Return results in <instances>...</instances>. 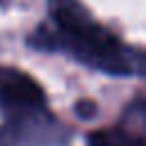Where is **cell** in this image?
Listing matches in <instances>:
<instances>
[{
    "instance_id": "2",
    "label": "cell",
    "mask_w": 146,
    "mask_h": 146,
    "mask_svg": "<svg viewBox=\"0 0 146 146\" xmlns=\"http://www.w3.org/2000/svg\"><path fill=\"white\" fill-rule=\"evenodd\" d=\"M64 135V128L52 119V114L39 110L7 116L0 125V146H59Z\"/></svg>"
},
{
    "instance_id": "3",
    "label": "cell",
    "mask_w": 146,
    "mask_h": 146,
    "mask_svg": "<svg viewBox=\"0 0 146 146\" xmlns=\"http://www.w3.org/2000/svg\"><path fill=\"white\" fill-rule=\"evenodd\" d=\"M0 110L7 116L48 110L41 84L16 66H0Z\"/></svg>"
},
{
    "instance_id": "5",
    "label": "cell",
    "mask_w": 146,
    "mask_h": 146,
    "mask_svg": "<svg viewBox=\"0 0 146 146\" xmlns=\"http://www.w3.org/2000/svg\"><path fill=\"white\" fill-rule=\"evenodd\" d=\"M121 128H125L128 132H132L135 137H139L141 141H146V91L139 94L125 107Z\"/></svg>"
},
{
    "instance_id": "4",
    "label": "cell",
    "mask_w": 146,
    "mask_h": 146,
    "mask_svg": "<svg viewBox=\"0 0 146 146\" xmlns=\"http://www.w3.org/2000/svg\"><path fill=\"white\" fill-rule=\"evenodd\" d=\"M89 146H146L139 137L128 132L125 128H103L89 135Z\"/></svg>"
},
{
    "instance_id": "1",
    "label": "cell",
    "mask_w": 146,
    "mask_h": 146,
    "mask_svg": "<svg viewBox=\"0 0 146 146\" xmlns=\"http://www.w3.org/2000/svg\"><path fill=\"white\" fill-rule=\"evenodd\" d=\"M27 43L36 50L64 52L110 75H146V50L121 41L78 0H48V21L27 36Z\"/></svg>"
}]
</instances>
